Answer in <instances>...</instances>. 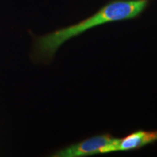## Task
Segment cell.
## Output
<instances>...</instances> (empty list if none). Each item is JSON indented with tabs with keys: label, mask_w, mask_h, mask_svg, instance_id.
<instances>
[{
	"label": "cell",
	"mask_w": 157,
	"mask_h": 157,
	"mask_svg": "<svg viewBox=\"0 0 157 157\" xmlns=\"http://www.w3.org/2000/svg\"><path fill=\"white\" fill-rule=\"evenodd\" d=\"M148 0H115L103 6L95 14L76 24L37 38L33 56L41 62L50 61L61 45L84 31L105 23L133 19L146 9Z\"/></svg>",
	"instance_id": "6da1fadb"
},
{
	"label": "cell",
	"mask_w": 157,
	"mask_h": 157,
	"mask_svg": "<svg viewBox=\"0 0 157 157\" xmlns=\"http://www.w3.org/2000/svg\"><path fill=\"white\" fill-rule=\"evenodd\" d=\"M118 138L110 134L93 136L56 152L53 156L58 157H84L98 154L116 152Z\"/></svg>",
	"instance_id": "7a4b0ae2"
},
{
	"label": "cell",
	"mask_w": 157,
	"mask_h": 157,
	"mask_svg": "<svg viewBox=\"0 0 157 157\" xmlns=\"http://www.w3.org/2000/svg\"><path fill=\"white\" fill-rule=\"evenodd\" d=\"M157 141V131L138 130L118 139L116 151H129L141 148Z\"/></svg>",
	"instance_id": "3957f363"
}]
</instances>
